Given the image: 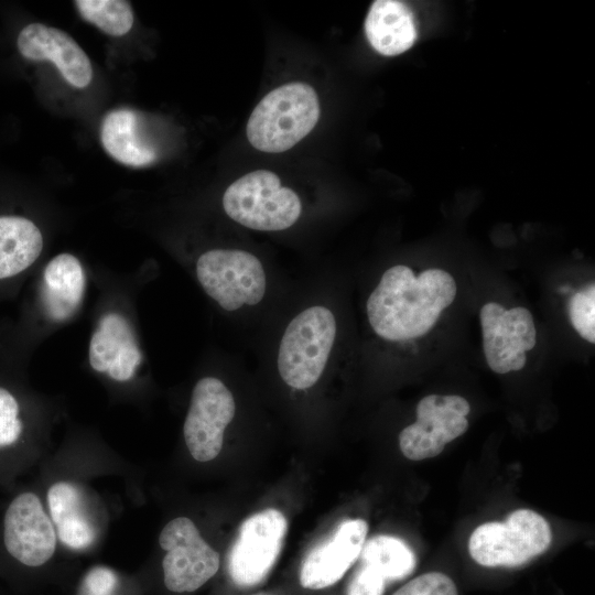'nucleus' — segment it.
<instances>
[{"label": "nucleus", "instance_id": "8", "mask_svg": "<svg viewBox=\"0 0 595 595\" xmlns=\"http://www.w3.org/2000/svg\"><path fill=\"white\" fill-rule=\"evenodd\" d=\"M288 530L284 515L273 508L248 517L228 555V573L239 587L261 583L273 567Z\"/></svg>", "mask_w": 595, "mask_h": 595}, {"label": "nucleus", "instance_id": "3", "mask_svg": "<svg viewBox=\"0 0 595 595\" xmlns=\"http://www.w3.org/2000/svg\"><path fill=\"white\" fill-rule=\"evenodd\" d=\"M337 333L334 313L324 305H312L296 314L280 339L277 366L289 387L305 390L322 377Z\"/></svg>", "mask_w": 595, "mask_h": 595}, {"label": "nucleus", "instance_id": "21", "mask_svg": "<svg viewBox=\"0 0 595 595\" xmlns=\"http://www.w3.org/2000/svg\"><path fill=\"white\" fill-rule=\"evenodd\" d=\"M126 342L134 340L123 339L117 324L107 317H101L89 344V363L93 369L107 372L120 345Z\"/></svg>", "mask_w": 595, "mask_h": 595}, {"label": "nucleus", "instance_id": "19", "mask_svg": "<svg viewBox=\"0 0 595 595\" xmlns=\"http://www.w3.org/2000/svg\"><path fill=\"white\" fill-rule=\"evenodd\" d=\"M42 248L43 237L33 221L0 216V279L14 277L29 268Z\"/></svg>", "mask_w": 595, "mask_h": 595}, {"label": "nucleus", "instance_id": "6", "mask_svg": "<svg viewBox=\"0 0 595 595\" xmlns=\"http://www.w3.org/2000/svg\"><path fill=\"white\" fill-rule=\"evenodd\" d=\"M196 277L206 294L227 312L262 301L267 275L258 257L240 249H212L199 256Z\"/></svg>", "mask_w": 595, "mask_h": 595}, {"label": "nucleus", "instance_id": "12", "mask_svg": "<svg viewBox=\"0 0 595 595\" xmlns=\"http://www.w3.org/2000/svg\"><path fill=\"white\" fill-rule=\"evenodd\" d=\"M346 595H383L387 586L407 578L416 566L411 548L401 539L379 534L365 541Z\"/></svg>", "mask_w": 595, "mask_h": 595}, {"label": "nucleus", "instance_id": "7", "mask_svg": "<svg viewBox=\"0 0 595 595\" xmlns=\"http://www.w3.org/2000/svg\"><path fill=\"white\" fill-rule=\"evenodd\" d=\"M159 544L166 552L162 560L163 581L171 592H194L219 569V554L190 518L177 517L169 521L159 536Z\"/></svg>", "mask_w": 595, "mask_h": 595}, {"label": "nucleus", "instance_id": "26", "mask_svg": "<svg viewBox=\"0 0 595 595\" xmlns=\"http://www.w3.org/2000/svg\"><path fill=\"white\" fill-rule=\"evenodd\" d=\"M527 361L526 353H519L518 356L510 364V371H517L524 367Z\"/></svg>", "mask_w": 595, "mask_h": 595}, {"label": "nucleus", "instance_id": "9", "mask_svg": "<svg viewBox=\"0 0 595 595\" xmlns=\"http://www.w3.org/2000/svg\"><path fill=\"white\" fill-rule=\"evenodd\" d=\"M416 421L399 434V447L411 461L439 455L445 445L468 428V401L455 394H429L416 405Z\"/></svg>", "mask_w": 595, "mask_h": 595}, {"label": "nucleus", "instance_id": "2", "mask_svg": "<svg viewBox=\"0 0 595 595\" xmlns=\"http://www.w3.org/2000/svg\"><path fill=\"white\" fill-rule=\"evenodd\" d=\"M318 117V98L310 85L284 84L256 106L247 123V138L259 151L284 152L312 131Z\"/></svg>", "mask_w": 595, "mask_h": 595}, {"label": "nucleus", "instance_id": "1", "mask_svg": "<svg viewBox=\"0 0 595 595\" xmlns=\"http://www.w3.org/2000/svg\"><path fill=\"white\" fill-rule=\"evenodd\" d=\"M452 278L437 269L433 282L420 284L409 267L387 269L367 300V316L374 332L392 342L425 335L441 314L434 302Z\"/></svg>", "mask_w": 595, "mask_h": 595}, {"label": "nucleus", "instance_id": "17", "mask_svg": "<svg viewBox=\"0 0 595 595\" xmlns=\"http://www.w3.org/2000/svg\"><path fill=\"white\" fill-rule=\"evenodd\" d=\"M365 32L380 54L394 56L409 50L416 40L414 17L401 1L377 0L367 14Z\"/></svg>", "mask_w": 595, "mask_h": 595}, {"label": "nucleus", "instance_id": "20", "mask_svg": "<svg viewBox=\"0 0 595 595\" xmlns=\"http://www.w3.org/2000/svg\"><path fill=\"white\" fill-rule=\"evenodd\" d=\"M79 14L112 36L127 34L133 24V11L129 2L122 0H77Z\"/></svg>", "mask_w": 595, "mask_h": 595}, {"label": "nucleus", "instance_id": "25", "mask_svg": "<svg viewBox=\"0 0 595 595\" xmlns=\"http://www.w3.org/2000/svg\"><path fill=\"white\" fill-rule=\"evenodd\" d=\"M117 584L118 577L112 570L96 566L85 575L80 595H113Z\"/></svg>", "mask_w": 595, "mask_h": 595}, {"label": "nucleus", "instance_id": "15", "mask_svg": "<svg viewBox=\"0 0 595 595\" xmlns=\"http://www.w3.org/2000/svg\"><path fill=\"white\" fill-rule=\"evenodd\" d=\"M46 499L61 542L73 550L90 547L97 529L80 489L69 482H57L50 487Z\"/></svg>", "mask_w": 595, "mask_h": 595}, {"label": "nucleus", "instance_id": "10", "mask_svg": "<svg viewBox=\"0 0 595 595\" xmlns=\"http://www.w3.org/2000/svg\"><path fill=\"white\" fill-rule=\"evenodd\" d=\"M235 412L234 396L220 379L204 377L196 382L183 426L185 444L193 458L209 462L218 456L225 430Z\"/></svg>", "mask_w": 595, "mask_h": 595}, {"label": "nucleus", "instance_id": "18", "mask_svg": "<svg viewBox=\"0 0 595 595\" xmlns=\"http://www.w3.org/2000/svg\"><path fill=\"white\" fill-rule=\"evenodd\" d=\"M44 284L50 315L65 320L84 296L85 274L79 260L71 253L54 257L44 270Z\"/></svg>", "mask_w": 595, "mask_h": 595}, {"label": "nucleus", "instance_id": "16", "mask_svg": "<svg viewBox=\"0 0 595 595\" xmlns=\"http://www.w3.org/2000/svg\"><path fill=\"white\" fill-rule=\"evenodd\" d=\"M100 140L109 155L125 165L147 166L158 158L155 147L143 134L139 112L129 108L115 109L105 116Z\"/></svg>", "mask_w": 595, "mask_h": 595}, {"label": "nucleus", "instance_id": "4", "mask_svg": "<svg viewBox=\"0 0 595 595\" xmlns=\"http://www.w3.org/2000/svg\"><path fill=\"white\" fill-rule=\"evenodd\" d=\"M552 531L544 517L531 509H517L504 522H485L472 532L468 552L485 567H519L544 553Z\"/></svg>", "mask_w": 595, "mask_h": 595}, {"label": "nucleus", "instance_id": "13", "mask_svg": "<svg viewBox=\"0 0 595 595\" xmlns=\"http://www.w3.org/2000/svg\"><path fill=\"white\" fill-rule=\"evenodd\" d=\"M368 524L363 519L343 521L333 536L313 548L302 562L299 581L306 589L336 584L357 561L366 541Z\"/></svg>", "mask_w": 595, "mask_h": 595}, {"label": "nucleus", "instance_id": "14", "mask_svg": "<svg viewBox=\"0 0 595 595\" xmlns=\"http://www.w3.org/2000/svg\"><path fill=\"white\" fill-rule=\"evenodd\" d=\"M17 44L24 58L52 62L72 86L84 88L90 84L91 63L84 50L64 31L30 23L20 31Z\"/></svg>", "mask_w": 595, "mask_h": 595}, {"label": "nucleus", "instance_id": "11", "mask_svg": "<svg viewBox=\"0 0 595 595\" xmlns=\"http://www.w3.org/2000/svg\"><path fill=\"white\" fill-rule=\"evenodd\" d=\"M56 537L36 494L20 493L10 501L2 521V542L11 558L25 566H41L53 556Z\"/></svg>", "mask_w": 595, "mask_h": 595}, {"label": "nucleus", "instance_id": "23", "mask_svg": "<svg viewBox=\"0 0 595 595\" xmlns=\"http://www.w3.org/2000/svg\"><path fill=\"white\" fill-rule=\"evenodd\" d=\"M20 407L15 397L0 387V450L14 445L23 432L19 418Z\"/></svg>", "mask_w": 595, "mask_h": 595}, {"label": "nucleus", "instance_id": "22", "mask_svg": "<svg viewBox=\"0 0 595 595\" xmlns=\"http://www.w3.org/2000/svg\"><path fill=\"white\" fill-rule=\"evenodd\" d=\"M391 595H458V589L448 575L433 571L413 577Z\"/></svg>", "mask_w": 595, "mask_h": 595}, {"label": "nucleus", "instance_id": "24", "mask_svg": "<svg viewBox=\"0 0 595 595\" xmlns=\"http://www.w3.org/2000/svg\"><path fill=\"white\" fill-rule=\"evenodd\" d=\"M141 360L142 355L137 345V340L126 342L120 345L107 372L117 381H127L133 377Z\"/></svg>", "mask_w": 595, "mask_h": 595}, {"label": "nucleus", "instance_id": "5", "mask_svg": "<svg viewBox=\"0 0 595 595\" xmlns=\"http://www.w3.org/2000/svg\"><path fill=\"white\" fill-rule=\"evenodd\" d=\"M223 207L238 224L261 231L284 230L302 212L299 196L267 170L250 172L231 183L224 193Z\"/></svg>", "mask_w": 595, "mask_h": 595}]
</instances>
